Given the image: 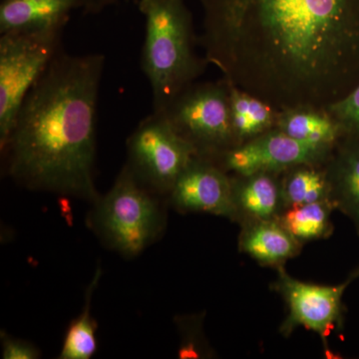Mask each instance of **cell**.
Wrapping results in <instances>:
<instances>
[{
  "mask_svg": "<svg viewBox=\"0 0 359 359\" xmlns=\"http://www.w3.org/2000/svg\"><path fill=\"white\" fill-rule=\"evenodd\" d=\"M201 1L208 62L276 110H325L359 84V0Z\"/></svg>",
  "mask_w": 359,
  "mask_h": 359,
  "instance_id": "1",
  "label": "cell"
},
{
  "mask_svg": "<svg viewBox=\"0 0 359 359\" xmlns=\"http://www.w3.org/2000/svg\"><path fill=\"white\" fill-rule=\"evenodd\" d=\"M105 56L61 49L21 104L1 152L33 190L100 199L94 181L96 114Z\"/></svg>",
  "mask_w": 359,
  "mask_h": 359,
  "instance_id": "2",
  "label": "cell"
},
{
  "mask_svg": "<svg viewBox=\"0 0 359 359\" xmlns=\"http://www.w3.org/2000/svg\"><path fill=\"white\" fill-rule=\"evenodd\" d=\"M145 18L141 68L153 95V111L164 113L208 65L195 52L192 18L184 0H140Z\"/></svg>",
  "mask_w": 359,
  "mask_h": 359,
  "instance_id": "3",
  "label": "cell"
},
{
  "mask_svg": "<svg viewBox=\"0 0 359 359\" xmlns=\"http://www.w3.org/2000/svg\"><path fill=\"white\" fill-rule=\"evenodd\" d=\"M152 192L125 165L109 193L95 203L93 228L124 256L140 254L162 230V212Z\"/></svg>",
  "mask_w": 359,
  "mask_h": 359,
  "instance_id": "4",
  "label": "cell"
},
{
  "mask_svg": "<svg viewBox=\"0 0 359 359\" xmlns=\"http://www.w3.org/2000/svg\"><path fill=\"white\" fill-rule=\"evenodd\" d=\"M65 27L0 35V148L6 145L28 92L62 49Z\"/></svg>",
  "mask_w": 359,
  "mask_h": 359,
  "instance_id": "5",
  "label": "cell"
},
{
  "mask_svg": "<svg viewBox=\"0 0 359 359\" xmlns=\"http://www.w3.org/2000/svg\"><path fill=\"white\" fill-rule=\"evenodd\" d=\"M174 129L205 158L226 152L238 140L231 119L230 86L219 83L191 85L165 111Z\"/></svg>",
  "mask_w": 359,
  "mask_h": 359,
  "instance_id": "6",
  "label": "cell"
},
{
  "mask_svg": "<svg viewBox=\"0 0 359 359\" xmlns=\"http://www.w3.org/2000/svg\"><path fill=\"white\" fill-rule=\"evenodd\" d=\"M127 166L153 192H171L196 157L195 149L174 129L164 113L139 123L127 141Z\"/></svg>",
  "mask_w": 359,
  "mask_h": 359,
  "instance_id": "7",
  "label": "cell"
},
{
  "mask_svg": "<svg viewBox=\"0 0 359 359\" xmlns=\"http://www.w3.org/2000/svg\"><path fill=\"white\" fill-rule=\"evenodd\" d=\"M330 148L297 140L276 129L224 152V165L243 177L273 173L316 164L325 159Z\"/></svg>",
  "mask_w": 359,
  "mask_h": 359,
  "instance_id": "8",
  "label": "cell"
},
{
  "mask_svg": "<svg viewBox=\"0 0 359 359\" xmlns=\"http://www.w3.org/2000/svg\"><path fill=\"white\" fill-rule=\"evenodd\" d=\"M358 276L359 268L339 285H318L290 278L282 269L278 289L290 311L283 332L287 334L297 327H304L327 339L341 318L342 295Z\"/></svg>",
  "mask_w": 359,
  "mask_h": 359,
  "instance_id": "9",
  "label": "cell"
},
{
  "mask_svg": "<svg viewBox=\"0 0 359 359\" xmlns=\"http://www.w3.org/2000/svg\"><path fill=\"white\" fill-rule=\"evenodd\" d=\"M170 193L174 204L184 211L231 216L237 209L233 184L204 158L196 157L190 163Z\"/></svg>",
  "mask_w": 359,
  "mask_h": 359,
  "instance_id": "10",
  "label": "cell"
},
{
  "mask_svg": "<svg viewBox=\"0 0 359 359\" xmlns=\"http://www.w3.org/2000/svg\"><path fill=\"white\" fill-rule=\"evenodd\" d=\"M77 8L97 11L93 0H4L0 6V34L66 25L71 11Z\"/></svg>",
  "mask_w": 359,
  "mask_h": 359,
  "instance_id": "11",
  "label": "cell"
},
{
  "mask_svg": "<svg viewBox=\"0 0 359 359\" xmlns=\"http://www.w3.org/2000/svg\"><path fill=\"white\" fill-rule=\"evenodd\" d=\"M241 249L259 263L278 264L299 252V240L283 224L257 219L245 229L241 238Z\"/></svg>",
  "mask_w": 359,
  "mask_h": 359,
  "instance_id": "12",
  "label": "cell"
},
{
  "mask_svg": "<svg viewBox=\"0 0 359 359\" xmlns=\"http://www.w3.org/2000/svg\"><path fill=\"white\" fill-rule=\"evenodd\" d=\"M276 127L292 138L332 147L342 131L327 111L297 108L280 112Z\"/></svg>",
  "mask_w": 359,
  "mask_h": 359,
  "instance_id": "13",
  "label": "cell"
},
{
  "mask_svg": "<svg viewBox=\"0 0 359 359\" xmlns=\"http://www.w3.org/2000/svg\"><path fill=\"white\" fill-rule=\"evenodd\" d=\"M245 181L233 185L237 207L257 219H268L275 215L282 200V189L271 173L244 176Z\"/></svg>",
  "mask_w": 359,
  "mask_h": 359,
  "instance_id": "14",
  "label": "cell"
},
{
  "mask_svg": "<svg viewBox=\"0 0 359 359\" xmlns=\"http://www.w3.org/2000/svg\"><path fill=\"white\" fill-rule=\"evenodd\" d=\"M229 86L231 119L238 139L263 134L278 121V110L273 106L233 85L229 83Z\"/></svg>",
  "mask_w": 359,
  "mask_h": 359,
  "instance_id": "15",
  "label": "cell"
},
{
  "mask_svg": "<svg viewBox=\"0 0 359 359\" xmlns=\"http://www.w3.org/2000/svg\"><path fill=\"white\" fill-rule=\"evenodd\" d=\"M311 166L294 167L280 186L283 202L290 207L327 200L330 182L325 174Z\"/></svg>",
  "mask_w": 359,
  "mask_h": 359,
  "instance_id": "16",
  "label": "cell"
},
{
  "mask_svg": "<svg viewBox=\"0 0 359 359\" xmlns=\"http://www.w3.org/2000/svg\"><path fill=\"white\" fill-rule=\"evenodd\" d=\"M100 276L101 269H98L87 290L83 311L68 328L59 356L61 359H89L96 353V325L90 313V304Z\"/></svg>",
  "mask_w": 359,
  "mask_h": 359,
  "instance_id": "17",
  "label": "cell"
},
{
  "mask_svg": "<svg viewBox=\"0 0 359 359\" xmlns=\"http://www.w3.org/2000/svg\"><path fill=\"white\" fill-rule=\"evenodd\" d=\"M330 205L327 200L290 207L280 223L297 240H316L330 230Z\"/></svg>",
  "mask_w": 359,
  "mask_h": 359,
  "instance_id": "18",
  "label": "cell"
},
{
  "mask_svg": "<svg viewBox=\"0 0 359 359\" xmlns=\"http://www.w3.org/2000/svg\"><path fill=\"white\" fill-rule=\"evenodd\" d=\"M334 179L340 204L359 226V142L342 151L335 163Z\"/></svg>",
  "mask_w": 359,
  "mask_h": 359,
  "instance_id": "19",
  "label": "cell"
},
{
  "mask_svg": "<svg viewBox=\"0 0 359 359\" xmlns=\"http://www.w3.org/2000/svg\"><path fill=\"white\" fill-rule=\"evenodd\" d=\"M325 111L339 123L341 130L359 135V84L344 98L328 106Z\"/></svg>",
  "mask_w": 359,
  "mask_h": 359,
  "instance_id": "20",
  "label": "cell"
},
{
  "mask_svg": "<svg viewBox=\"0 0 359 359\" xmlns=\"http://www.w3.org/2000/svg\"><path fill=\"white\" fill-rule=\"evenodd\" d=\"M2 358L4 359H36L40 353L36 347L23 340L13 339L1 332Z\"/></svg>",
  "mask_w": 359,
  "mask_h": 359,
  "instance_id": "21",
  "label": "cell"
}]
</instances>
